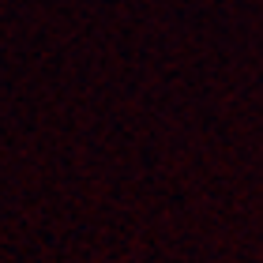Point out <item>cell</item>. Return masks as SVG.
I'll return each mask as SVG.
<instances>
[]
</instances>
